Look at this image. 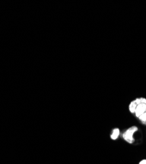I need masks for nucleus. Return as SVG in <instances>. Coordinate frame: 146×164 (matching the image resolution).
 I'll return each mask as SVG.
<instances>
[{
	"label": "nucleus",
	"instance_id": "nucleus-1",
	"mask_svg": "<svg viewBox=\"0 0 146 164\" xmlns=\"http://www.w3.org/2000/svg\"><path fill=\"white\" fill-rule=\"evenodd\" d=\"M138 127L136 126H133L128 129L123 134V138L126 141L129 143L132 144L134 142V138H133L134 133L138 131Z\"/></svg>",
	"mask_w": 146,
	"mask_h": 164
},
{
	"label": "nucleus",
	"instance_id": "nucleus-2",
	"mask_svg": "<svg viewBox=\"0 0 146 164\" xmlns=\"http://www.w3.org/2000/svg\"><path fill=\"white\" fill-rule=\"evenodd\" d=\"M141 103L146 104V99L144 98H140V99H136V100L132 101L129 105V110L130 111V112L135 113V110L137 106L139 104H141Z\"/></svg>",
	"mask_w": 146,
	"mask_h": 164
},
{
	"label": "nucleus",
	"instance_id": "nucleus-3",
	"mask_svg": "<svg viewBox=\"0 0 146 164\" xmlns=\"http://www.w3.org/2000/svg\"><path fill=\"white\" fill-rule=\"evenodd\" d=\"M146 112V104H144V103H141L137 106L136 110H135V114L136 116L139 118V116Z\"/></svg>",
	"mask_w": 146,
	"mask_h": 164
},
{
	"label": "nucleus",
	"instance_id": "nucleus-4",
	"mask_svg": "<svg viewBox=\"0 0 146 164\" xmlns=\"http://www.w3.org/2000/svg\"><path fill=\"white\" fill-rule=\"evenodd\" d=\"M119 134H120V130L118 128H115L113 130L111 138L113 139V140H116V139L119 137Z\"/></svg>",
	"mask_w": 146,
	"mask_h": 164
},
{
	"label": "nucleus",
	"instance_id": "nucleus-5",
	"mask_svg": "<svg viewBox=\"0 0 146 164\" xmlns=\"http://www.w3.org/2000/svg\"><path fill=\"white\" fill-rule=\"evenodd\" d=\"M139 119L144 124L146 125V112H145L144 114L141 115V116L139 117Z\"/></svg>",
	"mask_w": 146,
	"mask_h": 164
},
{
	"label": "nucleus",
	"instance_id": "nucleus-6",
	"mask_svg": "<svg viewBox=\"0 0 146 164\" xmlns=\"http://www.w3.org/2000/svg\"><path fill=\"white\" fill-rule=\"evenodd\" d=\"M139 164H146V160H143L139 162Z\"/></svg>",
	"mask_w": 146,
	"mask_h": 164
}]
</instances>
